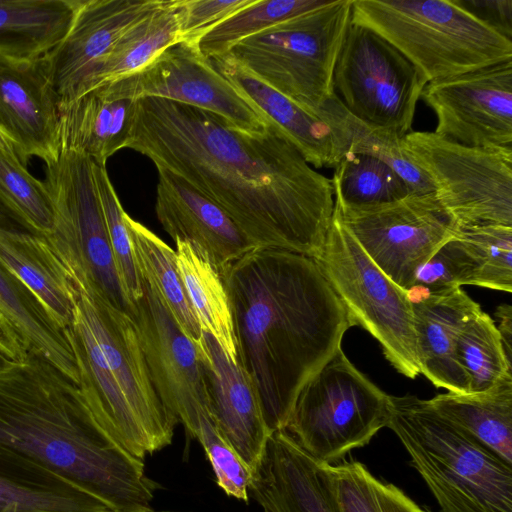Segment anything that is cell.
Here are the masks:
<instances>
[{"instance_id": "obj_45", "label": "cell", "mask_w": 512, "mask_h": 512, "mask_svg": "<svg viewBox=\"0 0 512 512\" xmlns=\"http://www.w3.org/2000/svg\"><path fill=\"white\" fill-rule=\"evenodd\" d=\"M499 318L497 327L507 358L512 361V307L509 304L499 305L495 311Z\"/></svg>"}, {"instance_id": "obj_21", "label": "cell", "mask_w": 512, "mask_h": 512, "mask_svg": "<svg viewBox=\"0 0 512 512\" xmlns=\"http://www.w3.org/2000/svg\"><path fill=\"white\" fill-rule=\"evenodd\" d=\"M248 492L263 511L337 512L326 463L310 456L283 429L270 435Z\"/></svg>"}, {"instance_id": "obj_10", "label": "cell", "mask_w": 512, "mask_h": 512, "mask_svg": "<svg viewBox=\"0 0 512 512\" xmlns=\"http://www.w3.org/2000/svg\"><path fill=\"white\" fill-rule=\"evenodd\" d=\"M401 143L457 228L512 227V148L466 146L434 131H411Z\"/></svg>"}, {"instance_id": "obj_47", "label": "cell", "mask_w": 512, "mask_h": 512, "mask_svg": "<svg viewBox=\"0 0 512 512\" xmlns=\"http://www.w3.org/2000/svg\"><path fill=\"white\" fill-rule=\"evenodd\" d=\"M0 149L4 150V151H6V152H8L10 154L16 155L13 146L1 134H0Z\"/></svg>"}, {"instance_id": "obj_22", "label": "cell", "mask_w": 512, "mask_h": 512, "mask_svg": "<svg viewBox=\"0 0 512 512\" xmlns=\"http://www.w3.org/2000/svg\"><path fill=\"white\" fill-rule=\"evenodd\" d=\"M157 170L155 212L174 242L193 243L220 271L255 248L215 202L179 176Z\"/></svg>"}, {"instance_id": "obj_51", "label": "cell", "mask_w": 512, "mask_h": 512, "mask_svg": "<svg viewBox=\"0 0 512 512\" xmlns=\"http://www.w3.org/2000/svg\"><path fill=\"white\" fill-rule=\"evenodd\" d=\"M264 512H268V511H264Z\"/></svg>"}, {"instance_id": "obj_42", "label": "cell", "mask_w": 512, "mask_h": 512, "mask_svg": "<svg viewBox=\"0 0 512 512\" xmlns=\"http://www.w3.org/2000/svg\"><path fill=\"white\" fill-rule=\"evenodd\" d=\"M255 0H178L180 42L197 44L210 29Z\"/></svg>"}, {"instance_id": "obj_25", "label": "cell", "mask_w": 512, "mask_h": 512, "mask_svg": "<svg viewBox=\"0 0 512 512\" xmlns=\"http://www.w3.org/2000/svg\"><path fill=\"white\" fill-rule=\"evenodd\" d=\"M135 99L112 97L102 87L82 95L61 110V149L106 162L126 148Z\"/></svg>"}, {"instance_id": "obj_39", "label": "cell", "mask_w": 512, "mask_h": 512, "mask_svg": "<svg viewBox=\"0 0 512 512\" xmlns=\"http://www.w3.org/2000/svg\"><path fill=\"white\" fill-rule=\"evenodd\" d=\"M113 512L81 491L18 481L0 473V512Z\"/></svg>"}, {"instance_id": "obj_18", "label": "cell", "mask_w": 512, "mask_h": 512, "mask_svg": "<svg viewBox=\"0 0 512 512\" xmlns=\"http://www.w3.org/2000/svg\"><path fill=\"white\" fill-rule=\"evenodd\" d=\"M242 96L273 123L315 168H335L349 149L341 101L334 96L321 114L312 113L257 79L228 56L211 59Z\"/></svg>"}, {"instance_id": "obj_38", "label": "cell", "mask_w": 512, "mask_h": 512, "mask_svg": "<svg viewBox=\"0 0 512 512\" xmlns=\"http://www.w3.org/2000/svg\"><path fill=\"white\" fill-rule=\"evenodd\" d=\"M93 175L117 273L132 309L133 304L143 294V280L137 267L134 248L126 223L127 213L119 201L106 167L93 162Z\"/></svg>"}, {"instance_id": "obj_8", "label": "cell", "mask_w": 512, "mask_h": 512, "mask_svg": "<svg viewBox=\"0 0 512 512\" xmlns=\"http://www.w3.org/2000/svg\"><path fill=\"white\" fill-rule=\"evenodd\" d=\"M342 302L353 325L368 331L402 375L420 374L412 304L364 252L343 224L336 206L325 242L313 258Z\"/></svg>"}, {"instance_id": "obj_3", "label": "cell", "mask_w": 512, "mask_h": 512, "mask_svg": "<svg viewBox=\"0 0 512 512\" xmlns=\"http://www.w3.org/2000/svg\"><path fill=\"white\" fill-rule=\"evenodd\" d=\"M0 464L89 493L113 512H154L160 489L96 422L79 386L39 353L0 371Z\"/></svg>"}, {"instance_id": "obj_15", "label": "cell", "mask_w": 512, "mask_h": 512, "mask_svg": "<svg viewBox=\"0 0 512 512\" xmlns=\"http://www.w3.org/2000/svg\"><path fill=\"white\" fill-rule=\"evenodd\" d=\"M420 99L435 133L462 145L512 148V60L429 82Z\"/></svg>"}, {"instance_id": "obj_9", "label": "cell", "mask_w": 512, "mask_h": 512, "mask_svg": "<svg viewBox=\"0 0 512 512\" xmlns=\"http://www.w3.org/2000/svg\"><path fill=\"white\" fill-rule=\"evenodd\" d=\"M389 417V395L342 348L301 389L285 430L319 462L334 464L366 446Z\"/></svg>"}, {"instance_id": "obj_24", "label": "cell", "mask_w": 512, "mask_h": 512, "mask_svg": "<svg viewBox=\"0 0 512 512\" xmlns=\"http://www.w3.org/2000/svg\"><path fill=\"white\" fill-rule=\"evenodd\" d=\"M0 262L37 298L62 331L71 326L75 306L72 281L44 237L0 229Z\"/></svg>"}, {"instance_id": "obj_31", "label": "cell", "mask_w": 512, "mask_h": 512, "mask_svg": "<svg viewBox=\"0 0 512 512\" xmlns=\"http://www.w3.org/2000/svg\"><path fill=\"white\" fill-rule=\"evenodd\" d=\"M126 223L142 280L154 289L179 329L196 344L202 331L186 295L175 250L128 214Z\"/></svg>"}, {"instance_id": "obj_5", "label": "cell", "mask_w": 512, "mask_h": 512, "mask_svg": "<svg viewBox=\"0 0 512 512\" xmlns=\"http://www.w3.org/2000/svg\"><path fill=\"white\" fill-rule=\"evenodd\" d=\"M398 437L441 512H512V465L414 395H389Z\"/></svg>"}, {"instance_id": "obj_2", "label": "cell", "mask_w": 512, "mask_h": 512, "mask_svg": "<svg viewBox=\"0 0 512 512\" xmlns=\"http://www.w3.org/2000/svg\"><path fill=\"white\" fill-rule=\"evenodd\" d=\"M238 361L258 392L265 421L284 429L303 386L341 348L353 327L315 261L254 248L221 270Z\"/></svg>"}, {"instance_id": "obj_13", "label": "cell", "mask_w": 512, "mask_h": 512, "mask_svg": "<svg viewBox=\"0 0 512 512\" xmlns=\"http://www.w3.org/2000/svg\"><path fill=\"white\" fill-rule=\"evenodd\" d=\"M335 206L364 252L405 291L419 267L454 238L458 229L435 194H409L365 206L335 202Z\"/></svg>"}, {"instance_id": "obj_48", "label": "cell", "mask_w": 512, "mask_h": 512, "mask_svg": "<svg viewBox=\"0 0 512 512\" xmlns=\"http://www.w3.org/2000/svg\"><path fill=\"white\" fill-rule=\"evenodd\" d=\"M12 363H15L7 356H5L2 352H0V371L10 366Z\"/></svg>"}, {"instance_id": "obj_35", "label": "cell", "mask_w": 512, "mask_h": 512, "mask_svg": "<svg viewBox=\"0 0 512 512\" xmlns=\"http://www.w3.org/2000/svg\"><path fill=\"white\" fill-rule=\"evenodd\" d=\"M458 361L467 374L471 393L481 392L512 372L510 361L494 320L481 311L460 333L456 343Z\"/></svg>"}, {"instance_id": "obj_41", "label": "cell", "mask_w": 512, "mask_h": 512, "mask_svg": "<svg viewBox=\"0 0 512 512\" xmlns=\"http://www.w3.org/2000/svg\"><path fill=\"white\" fill-rule=\"evenodd\" d=\"M472 281V261L460 241L454 237L419 267L406 293L411 301L472 285Z\"/></svg>"}, {"instance_id": "obj_6", "label": "cell", "mask_w": 512, "mask_h": 512, "mask_svg": "<svg viewBox=\"0 0 512 512\" xmlns=\"http://www.w3.org/2000/svg\"><path fill=\"white\" fill-rule=\"evenodd\" d=\"M351 22L388 41L426 83L512 60V40L459 0H352Z\"/></svg>"}, {"instance_id": "obj_26", "label": "cell", "mask_w": 512, "mask_h": 512, "mask_svg": "<svg viewBox=\"0 0 512 512\" xmlns=\"http://www.w3.org/2000/svg\"><path fill=\"white\" fill-rule=\"evenodd\" d=\"M78 0H0V56L43 58L67 34Z\"/></svg>"}, {"instance_id": "obj_27", "label": "cell", "mask_w": 512, "mask_h": 512, "mask_svg": "<svg viewBox=\"0 0 512 512\" xmlns=\"http://www.w3.org/2000/svg\"><path fill=\"white\" fill-rule=\"evenodd\" d=\"M428 401L441 416L512 465V372L484 391L447 392Z\"/></svg>"}, {"instance_id": "obj_14", "label": "cell", "mask_w": 512, "mask_h": 512, "mask_svg": "<svg viewBox=\"0 0 512 512\" xmlns=\"http://www.w3.org/2000/svg\"><path fill=\"white\" fill-rule=\"evenodd\" d=\"M99 87L112 97H154L199 108L250 134H262L270 124L195 44L186 42L168 47L141 70Z\"/></svg>"}, {"instance_id": "obj_12", "label": "cell", "mask_w": 512, "mask_h": 512, "mask_svg": "<svg viewBox=\"0 0 512 512\" xmlns=\"http://www.w3.org/2000/svg\"><path fill=\"white\" fill-rule=\"evenodd\" d=\"M46 187L55 215L46 238L57 251L76 254L83 273L116 308L130 313L115 266L94 175L93 161L84 154L61 149L45 165Z\"/></svg>"}, {"instance_id": "obj_4", "label": "cell", "mask_w": 512, "mask_h": 512, "mask_svg": "<svg viewBox=\"0 0 512 512\" xmlns=\"http://www.w3.org/2000/svg\"><path fill=\"white\" fill-rule=\"evenodd\" d=\"M71 281L74 317L64 334L80 391L99 426L144 460L172 443L179 422L157 393L130 315L113 306L86 277Z\"/></svg>"}, {"instance_id": "obj_40", "label": "cell", "mask_w": 512, "mask_h": 512, "mask_svg": "<svg viewBox=\"0 0 512 512\" xmlns=\"http://www.w3.org/2000/svg\"><path fill=\"white\" fill-rule=\"evenodd\" d=\"M344 124L349 135L347 152L368 155L384 162L405 182L411 194H435L428 177L404 151L402 138L360 122L346 109Z\"/></svg>"}, {"instance_id": "obj_20", "label": "cell", "mask_w": 512, "mask_h": 512, "mask_svg": "<svg viewBox=\"0 0 512 512\" xmlns=\"http://www.w3.org/2000/svg\"><path fill=\"white\" fill-rule=\"evenodd\" d=\"M212 415L222 435L250 474L258 466L272 434L252 380L218 342L202 332L196 343Z\"/></svg>"}, {"instance_id": "obj_50", "label": "cell", "mask_w": 512, "mask_h": 512, "mask_svg": "<svg viewBox=\"0 0 512 512\" xmlns=\"http://www.w3.org/2000/svg\"><path fill=\"white\" fill-rule=\"evenodd\" d=\"M155 512V511H154ZM161 512H175V511H161Z\"/></svg>"}, {"instance_id": "obj_28", "label": "cell", "mask_w": 512, "mask_h": 512, "mask_svg": "<svg viewBox=\"0 0 512 512\" xmlns=\"http://www.w3.org/2000/svg\"><path fill=\"white\" fill-rule=\"evenodd\" d=\"M175 253L180 277L201 331L211 335L225 354L237 362L232 311L221 271L204 251L189 241H175Z\"/></svg>"}, {"instance_id": "obj_19", "label": "cell", "mask_w": 512, "mask_h": 512, "mask_svg": "<svg viewBox=\"0 0 512 512\" xmlns=\"http://www.w3.org/2000/svg\"><path fill=\"white\" fill-rule=\"evenodd\" d=\"M0 134L26 167L31 157L45 165L61 152V110L42 58L20 62L0 56Z\"/></svg>"}, {"instance_id": "obj_44", "label": "cell", "mask_w": 512, "mask_h": 512, "mask_svg": "<svg viewBox=\"0 0 512 512\" xmlns=\"http://www.w3.org/2000/svg\"><path fill=\"white\" fill-rule=\"evenodd\" d=\"M28 351L24 340L0 313V352L14 362H21Z\"/></svg>"}, {"instance_id": "obj_34", "label": "cell", "mask_w": 512, "mask_h": 512, "mask_svg": "<svg viewBox=\"0 0 512 512\" xmlns=\"http://www.w3.org/2000/svg\"><path fill=\"white\" fill-rule=\"evenodd\" d=\"M334 169V198L342 205H376L411 194L395 171L368 155L347 152Z\"/></svg>"}, {"instance_id": "obj_32", "label": "cell", "mask_w": 512, "mask_h": 512, "mask_svg": "<svg viewBox=\"0 0 512 512\" xmlns=\"http://www.w3.org/2000/svg\"><path fill=\"white\" fill-rule=\"evenodd\" d=\"M337 512H425L401 489L356 460L326 463Z\"/></svg>"}, {"instance_id": "obj_49", "label": "cell", "mask_w": 512, "mask_h": 512, "mask_svg": "<svg viewBox=\"0 0 512 512\" xmlns=\"http://www.w3.org/2000/svg\"><path fill=\"white\" fill-rule=\"evenodd\" d=\"M1 512H14L12 510H5V511H1Z\"/></svg>"}, {"instance_id": "obj_11", "label": "cell", "mask_w": 512, "mask_h": 512, "mask_svg": "<svg viewBox=\"0 0 512 512\" xmlns=\"http://www.w3.org/2000/svg\"><path fill=\"white\" fill-rule=\"evenodd\" d=\"M426 84L388 41L350 22L334 68L333 92L351 116L402 138L411 132Z\"/></svg>"}, {"instance_id": "obj_36", "label": "cell", "mask_w": 512, "mask_h": 512, "mask_svg": "<svg viewBox=\"0 0 512 512\" xmlns=\"http://www.w3.org/2000/svg\"><path fill=\"white\" fill-rule=\"evenodd\" d=\"M455 237L473 264V286L512 292V227L480 224L458 228Z\"/></svg>"}, {"instance_id": "obj_7", "label": "cell", "mask_w": 512, "mask_h": 512, "mask_svg": "<svg viewBox=\"0 0 512 512\" xmlns=\"http://www.w3.org/2000/svg\"><path fill=\"white\" fill-rule=\"evenodd\" d=\"M352 0H331L248 37L226 55L306 110L321 114L334 96L333 73Z\"/></svg>"}, {"instance_id": "obj_16", "label": "cell", "mask_w": 512, "mask_h": 512, "mask_svg": "<svg viewBox=\"0 0 512 512\" xmlns=\"http://www.w3.org/2000/svg\"><path fill=\"white\" fill-rule=\"evenodd\" d=\"M132 318L158 395L186 432L212 413L196 344L176 325L154 289L143 280V294Z\"/></svg>"}, {"instance_id": "obj_43", "label": "cell", "mask_w": 512, "mask_h": 512, "mask_svg": "<svg viewBox=\"0 0 512 512\" xmlns=\"http://www.w3.org/2000/svg\"><path fill=\"white\" fill-rule=\"evenodd\" d=\"M477 17L512 40V0H459Z\"/></svg>"}, {"instance_id": "obj_17", "label": "cell", "mask_w": 512, "mask_h": 512, "mask_svg": "<svg viewBox=\"0 0 512 512\" xmlns=\"http://www.w3.org/2000/svg\"><path fill=\"white\" fill-rule=\"evenodd\" d=\"M161 0H78L72 24L43 58L60 110L91 90L95 73L121 36Z\"/></svg>"}, {"instance_id": "obj_1", "label": "cell", "mask_w": 512, "mask_h": 512, "mask_svg": "<svg viewBox=\"0 0 512 512\" xmlns=\"http://www.w3.org/2000/svg\"><path fill=\"white\" fill-rule=\"evenodd\" d=\"M220 206L255 248L315 258L334 212L331 179L270 122L262 134L174 101L135 99L126 142Z\"/></svg>"}, {"instance_id": "obj_37", "label": "cell", "mask_w": 512, "mask_h": 512, "mask_svg": "<svg viewBox=\"0 0 512 512\" xmlns=\"http://www.w3.org/2000/svg\"><path fill=\"white\" fill-rule=\"evenodd\" d=\"M0 197L32 233L45 239L52 234L55 215L45 182L32 176L16 155L2 149Z\"/></svg>"}, {"instance_id": "obj_33", "label": "cell", "mask_w": 512, "mask_h": 512, "mask_svg": "<svg viewBox=\"0 0 512 512\" xmlns=\"http://www.w3.org/2000/svg\"><path fill=\"white\" fill-rule=\"evenodd\" d=\"M330 1L255 0L206 32L196 46L208 60L222 57L242 40L323 7Z\"/></svg>"}, {"instance_id": "obj_29", "label": "cell", "mask_w": 512, "mask_h": 512, "mask_svg": "<svg viewBox=\"0 0 512 512\" xmlns=\"http://www.w3.org/2000/svg\"><path fill=\"white\" fill-rule=\"evenodd\" d=\"M0 313L29 349L51 362L77 385L79 375L69 342L37 298L0 262Z\"/></svg>"}, {"instance_id": "obj_23", "label": "cell", "mask_w": 512, "mask_h": 512, "mask_svg": "<svg viewBox=\"0 0 512 512\" xmlns=\"http://www.w3.org/2000/svg\"><path fill=\"white\" fill-rule=\"evenodd\" d=\"M420 373L437 388L471 393L456 343L467 323L482 310L462 288L411 300Z\"/></svg>"}, {"instance_id": "obj_46", "label": "cell", "mask_w": 512, "mask_h": 512, "mask_svg": "<svg viewBox=\"0 0 512 512\" xmlns=\"http://www.w3.org/2000/svg\"><path fill=\"white\" fill-rule=\"evenodd\" d=\"M0 229L32 233L30 229L26 226V224L11 210V208L5 203V201L1 197Z\"/></svg>"}, {"instance_id": "obj_30", "label": "cell", "mask_w": 512, "mask_h": 512, "mask_svg": "<svg viewBox=\"0 0 512 512\" xmlns=\"http://www.w3.org/2000/svg\"><path fill=\"white\" fill-rule=\"evenodd\" d=\"M179 42V2L161 0L117 41L97 69L91 90L141 70L162 51Z\"/></svg>"}]
</instances>
